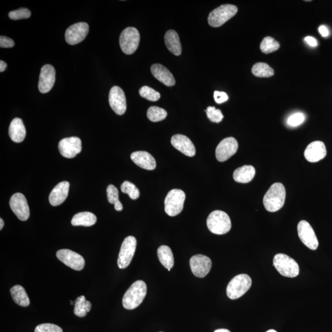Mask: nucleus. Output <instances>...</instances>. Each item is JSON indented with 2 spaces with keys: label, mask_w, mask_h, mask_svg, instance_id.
<instances>
[{
  "label": "nucleus",
  "mask_w": 332,
  "mask_h": 332,
  "mask_svg": "<svg viewBox=\"0 0 332 332\" xmlns=\"http://www.w3.org/2000/svg\"><path fill=\"white\" fill-rule=\"evenodd\" d=\"M173 147L187 157H193L196 155V148L193 143L187 136L176 134L171 139Z\"/></svg>",
  "instance_id": "obj_20"
},
{
  "label": "nucleus",
  "mask_w": 332,
  "mask_h": 332,
  "mask_svg": "<svg viewBox=\"0 0 332 332\" xmlns=\"http://www.w3.org/2000/svg\"><path fill=\"white\" fill-rule=\"evenodd\" d=\"M164 40H165L167 49L170 53L177 56L181 55L182 46L177 33L172 30H170L166 32Z\"/></svg>",
  "instance_id": "obj_26"
},
{
  "label": "nucleus",
  "mask_w": 332,
  "mask_h": 332,
  "mask_svg": "<svg viewBox=\"0 0 332 332\" xmlns=\"http://www.w3.org/2000/svg\"><path fill=\"white\" fill-rule=\"evenodd\" d=\"M214 332H231L228 329L225 328H220L217 329V330H215Z\"/></svg>",
  "instance_id": "obj_47"
},
{
  "label": "nucleus",
  "mask_w": 332,
  "mask_h": 332,
  "mask_svg": "<svg viewBox=\"0 0 332 332\" xmlns=\"http://www.w3.org/2000/svg\"><path fill=\"white\" fill-rule=\"evenodd\" d=\"M35 332H63L59 326L53 324H42L36 327Z\"/></svg>",
  "instance_id": "obj_39"
},
{
  "label": "nucleus",
  "mask_w": 332,
  "mask_h": 332,
  "mask_svg": "<svg viewBox=\"0 0 332 332\" xmlns=\"http://www.w3.org/2000/svg\"><path fill=\"white\" fill-rule=\"evenodd\" d=\"M140 40L138 30L134 28L125 29L119 37V44L122 52L125 55H133L138 48Z\"/></svg>",
  "instance_id": "obj_8"
},
{
  "label": "nucleus",
  "mask_w": 332,
  "mask_h": 332,
  "mask_svg": "<svg viewBox=\"0 0 332 332\" xmlns=\"http://www.w3.org/2000/svg\"><path fill=\"white\" fill-rule=\"evenodd\" d=\"M214 97L216 103L219 104L225 103L228 99V95L225 92L217 91L214 92Z\"/></svg>",
  "instance_id": "obj_41"
},
{
  "label": "nucleus",
  "mask_w": 332,
  "mask_h": 332,
  "mask_svg": "<svg viewBox=\"0 0 332 332\" xmlns=\"http://www.w3.org/2000/svg\"><path fill=\"white\" fill-rule=\"evenodd\" d=\"M107 194L108 201L110 204L114 205L115 203L119 201V191L117 188L114 185H110L107 188Z\"/></svg>",
  "instance_id": "obj_38"
},
{
  "label": "nucleus",
  "mask_w": 332,
  "mask_h": 332,
  "mask_svg": "<svg viewBox=\"0 0 332 332\" xmlns=\"http://www.w3.org/2000/svg\"><path fill=\"white\" fill-rule=\"evenodd\" d=\"M160 332H163V331H160Z\"/></svg>",
  "instance_id": "obj_51"
},
{
  "label": "nucleus",
  "mask_w": 332,
  "mask_h": 332,
  "mask_svg": "<svg viewBox=\"0 0 332 332\" xmlns=\"http://www.w3.org/2000/svg\"><path fill=\"white\" fill-rule=\"evenodd\" d=\"M96 222V216L89 212H80L74 215L71 221L73 226H91Z\"/></svg>",
  "instance_id": "obj_27"
},
{
  "label": "nucleus",
  "mask_w": 332,
  "mask_h": 332,
  "mask_svg": "<svg viewBox=\"0 0 332 332\" xmlns=\"http://www.w3.org/2000/svg\"><path fill=\"white\" fill-rule=\"evenodd\" d=\"M252 286L249 275L241 274L233 277L226 288V294L231 300H236L243 296Z\"/></svg>",
  "instance_id": "obj_4"
},
{
  "label": "nucleus",
  "mask_w": 332,
  "mask_h": 332,
  "mask_svg": "<svg viewBox=\"0 0 332 332\" xmlns=\"http://www.w3.org/2000/svg\"><path fill=\"white\" fill-rule=\"evenodd\" d=\"M139 94L142 97L151 101H157L161 97L159 92L147 86H143L139 90Z\"/></svg>",
  "instance_id": "obj_35"
},
{
  "label": "nucleus",
  "mask_w": 332,
  "mask_h": 332,
  "mask_svg": "<svg viewBox=\"0 0 332 332\" xmlns=\"http://www.w3.org/2000/svg\"><path fill=\"white\" fill-rule=\"evenodd\" d=\"M206 114H207L208 118L210 119V121L213 122H218L222 121L223 119V115L221 113V110L219 109H215L214 107H209L207 110H206Z\"/></svg>",
  "instance_id": "obj_36"
},
{
  "label": "nucleus",
  "mask_w": 332,
  "mask_h": 332,
  "mask_svg": "<svg viewBox=\"0 0 332 332\" xmlns=\"http://www.w3.org/2000/svg\"><path fill=\"white\" fill-rule=\"evenodd\" d=\"M319 32L323 37H327L329 35L328 30L324 25L320 26L319 28Z\"/></svg>",
  "instance_id": "obj_44"
},
{
  "label": "nucleus",
  "mask_w": 332,
  "mask_h": 332,
  "mask_svg": "<svg viewBox=\"0 0 332 332\" xmlns=\"http://www.w3.org/2000/svg\"><path fill=\"white\" fill-rule=\"evenodd\" d=\"M121 190L122 193L127 194L132 199L136 200L140 196L139 190L135 185L130 182H124L121 185Z\"/></svg>",
  "instance_id": "obj_34"
},
{
  "label": "nucleus",
  "mask_w": 332,
  "mask_h": 332,
  "mask_svg": "<svg viewBox=\"0 0 332 332\" xmlns=\"http://www.w3.org/2000/svg\"><path fill=\"white\" fill-rule=\"evenodd\" d=\"M151 71L152 75L159 82L164 84L166 86H173L175 85V80L173 74L163 65L154 64L151 67Z\"/></svg>",
  "instance_id": "obj_23"
},
{
  "label": "nucleus",
  "mask_w": 332,
  "mask_h": 332,
  "mask_svg": "<svg viewBox=\"0 0 332 332\" xmlns=\"http://www.w3.org/2000/svg\"><path fill=\"white\" fill-rule=\"evenodd\" d=\"M186 195L183 191L179 189L170 190L164 200V209L170 217H175L181 214L184 209Z\"/></svg>",
  "instance_id": "obj_6"
},
{
  "label": "nucleus",
  "mask_w": 332,
  "mask_h": 332,
  "mask_svg": "<svg viewBox=\"0 0 332 332\" xmlns=\"http://www.w3.org/2000/svg\"><path fill=\"white\" fill-rule=\"evenodd\" d=\"M7 67V64L4 61H0V72H4Z\"/></svg>",
  "instance_id": "obj_46"
},
{
  "label": "nucleus",
  "mask_w": 332,
  "mask_h": 332,
  "mask_svg": "<svg viewBox=\"0 0 332 332\" xmlns=\"http://www.w3.org/2000/svg\"><path fill=\"white\" fill-rule=\"evenodd\" d=\"M131 160L136 165L148 170L156 168V160L149 152L144 151H138L133 152L131 155Z\"/></svg>",
  "instance_id": "obj_22"
},
{
  "label": "nucleus",
  "mask_w": 332,
  "mask_h": 332,
  "mask_svg": "<svg viewBox=\"0 0 332 332\" xmlns=\"http://www.w3.org/2000/svg\"><path fill=\"white\" fill-rule=\"evenodd\" d=\"M137 240L134 236L125 238L121 245L118 259V266L120 269L126 268L130 265L136 252Z\"/></svg>",
  "instance_id": "obj_9"
},
{
  "label": "nucleus",
  "mask_w": 332,
  "mask_h": 332,
  "mask_svg": "<svg viewBox=\"0 0 332 332\" xmlns=\"http://www.w3.org/2000/svg\"><path fill=\"white\" fill-rule=\"evenodd\" d=\"M70 303H71V305H72V304H74V303H73V301H70Z\"/></svg>",
  "instance_id": "obj_50"
},
{
  "label": "nucleus",
  "mask_w": 332,
  "mask_h": 332,
  "mask_svg": "<svg viewBox=\"0 0 332 332\" xmlns=\"http://www.w3.org/2000/svg\"><path fill=\"white\" fill-rule=\"evenodd\" d=\"M279 42L275 40L273 38L267 37L264 38L260 44V48L264 54H270L279 49Z\"/></svg>",
  "instance_id": "obj_32"
},
{
  "label": "nucleus",
  "mask_w": 332,
  "mask_h": 332,
  "mask_svg": "<svg viewBox=\"0 0 332 332\" xmlns=\"http://www.w3.org/2000/svg\"><path fill=\"white\" fill-rule=\"evenodd\" d=\"M58 148L62 156L70 159L82 151V140L76 137H68L60 141Z\"/></svg>",
  "instance_id": "obj_12"
},
{
  "label": "nucleus",
  "mask_w": 332,
  "mask_h": 332,
  "mask_svg": "<svg viewBox=\"0 0 332 332\" xmlns=\"http://www.w3.org/2000/svg\"><path fill=\"white\" fill-rule=\"evenodd\" d=\"M252 73L259 78H269L274 75V71L270 65L266 63L259 62L253 66Z\"/></svg>",
  "instance_id": "obj_31"
},
{
  "label": "nucleus",
  "mask_w": 332,
  "mask_h": 332,
  "mask_svg": "<svg viewBox=\"0 0 332 332\" xmlns=\"http://www.w3.org/2000/svg\"><path fill=\"white\" fill-rule=\"evenodd\" d=\"M256 173V169L252 166H243L235 170L233 178L238 183L247 184L253 180Z\"/></svg>",
  "instance_id": "obj_25"
},
{
  "label": "nucleus",
  "mask_w": 332,
  "mask_h": 332,
  "mask_svg": "<svg viewBox=\"0 0 332 332\" xmlns=\"http://www.w3.org/2000/svg\"><path fill=\"white\" fill-rule=\"evenodd\" d=\"M266 332H277V331L275 330H273V329H271V330H268L267 331H266Z\"/></svg>",
  "instance_id": "obj_49"
},
{
  "label": "nucleus",
  "mask_w": 332,
  "mask_h": 332,
  "mask_svg": "<svg viewBox=\"0 0 332 332\" xmlns=\"http://www.w3.org/2000/svg\"><path fill=\"white\" fill-rule=\"evenodd\" d=\"M238 149V143L234 137H227L221 140L215 150L217 160L219 162H225L229 159Z\"/></svg>",
  "instance_id": "obj_13"
},
{
  "label": "nucleus",
  "mask_w": 332,
  "mask_h": 332,
  "mask_svg": "<svg viewBox=\"0 0 332 332\" xmlns=\"http://www.w3.org/2000/svg\"><path fill=\"white\" fill-rule=\"evenodd\" d=\"M9 135L13 142H22L26 136V130L22 119L14 118L9 127Z\"/></svg>",
  "instance_id": "obj_24"
},
{
  "label": "nucleus",
  "mask_w": 332,
  "mask_h": 332,
  "mask_svg": "<svg viewBox=\"0 0 332 332\" xmlns=\"http://www.w3.org/2000/svg\"><path fill=\"white\" fill-rule=\"evenodd\" d=\"M56 82V70L53 66L47 64L41 68L38 89L41 93L45 94L52 90Z\"/></svg>",
  "instance_id": "obj_18"
},
{
  "label": "nucleus",
  "mask_w": 332,
  "mask_h": 332,
  "mask_svg": "<svg viewBox=\"0 0 332 332\" xmlns=\"http://www.w3.org/2000/svg\"><path fill=\"white\" fill-rule=\"evenodd\" d=\"M74 314L80 318H83L90 312L92 304L90 301H87L85 296H80L74 301Z\"/></svg>",
  "instance_id": "obj_30"
},
{
  "label": "nucleus",
  "mask_w": 332,
  "mask_h": 332,
  "mask_svg": "<svg viewBox=\"0 0 332 332\" xmlns=\"http://www.w3.org/2000/svg\"><path fill=\"white\" fill-rule=\"evenodd\" d=\"M147 287L144 281L139 280L132 284L122 298L125 309L132 310L141 304L146 297Z\"/></svg>",
  "instance_id": "obj_1"
},
{
  "label": "nucleus",
  "mask_w": 332,
  "mask_h": 332,
  "mask_svg": "<svg viewBox=\"0 0 332 332\" xmlns=\"http://www.w3.org/2000/svg\"><path fill=\"white\" fill-rule=\"evenodd\" d=\"M286 196L285 187L282 184L272 185L263 197V205L266 210L270 212L280 210L285 203Z\"/></svg>",
  "instance_id": "obj_2"
},
{
  "label": "nucleus",
  "mask_w": 332,
  "mask_h": 332,
  "mask_svg": "<svg viewBox=\"0 0 332 332\" xmlns=\"http://www.w3.org/2000/svg\"><path fill=\"white\" fill-rule=\"evenodd\" d=\"M11 297L15 303L20 307H29L31 301L25 290L22 286L16 285L11 289Z\"/></svg>",
  "instance_id": "obj_29"
},
{
  "label": "nucleus",
  "mask_w": 332,
  "mask_h": 332,
  "mask_svg": "<svg viewBox=\"0 0 332 332\" xmlns=\"http://www.w3.org/2000/svg\"><path fill=\"white\" fill-rule=\"evenodd\" d=\"M111 108L118 115L124 114L127 109L126 98L123 91L118 86H113L109 93Z\"/></svg>",
  "instance_id": "obj_17"
},
{
  "label": "nucleus",
  "mask_w": 332,
  "mask_h": 332,
  "mask_svg": "<svg viewBox=\"0 0 332 332\" xmlns=\"http://www.w3.org/2000/svg\"><path fill=\"white\" fill-rule=\"evenodd\" d=\"M297 230L299 238L305 246L313 250L318 249V239L312 226L307 221H300L298 223Z\"/></svg>",
  "instance_id": "obj_10"
},
{
  "label": "nucleus",
  "mask_w": 332,
  "mask_h": 332,
  "mask_svg": "<svg viewBox=\"0 0 332 332\" xmlns=\"http://www.w3.org/2000/svg\"><path fill=\"white\" fill-rule=\"evenodd\" d=\"M325 145L321 141H315L308 145L304 152V158L310 163H316L326 157Z\"/></svg>",
  "instance_id": "obj_19"
},
{
  "label": "nucleus",
  "mask_w": 332,
  "mask_h": 332,
  "mask_svg": "<svg viewBox=\"0 0 332 332\" xmlns=\"http://www.w3.org/2000/svg\"><path fill=\"white\" fill-rule=\"evenodd\" d=\"M0 223H1V224H0V229L2 230L4 226V221L2 218H0Z\"/></svg>",
  "instance_id": "obj_48"
},
{
  "label": "nucleus",
  "mask_w": 332,
  "mask_h": 332,
  "mask_svg": "<svg viewBox=\"0 0 332 332\" xmlns=\"http://www.w3.org/2000/svg\"><path fill=\"white\" fill-rule=\"evenodd\" d=\"M167 113L165 110L161 108L152 106L147 111V117L152 122H159L167 117Z\"/></svg>",
  "instance_id": "obj_33"
},
{
  "label": "nucleus",
  "mask_w": 332,
  "mask_h": 332,
  "mask_svg": "<svg viewBox=\"0 0 332 332\" xmlns=\"http://www.w3.org/2000/svg\"><path fill=\"white\" fill-rule=\"evenodd\" d=\"M10 206L17 217L21 221H26L30 217V209L26 197L23 194L17 193L11 196Z\"/></svg>",
  "instance_id": "obj_15"
},
{
  "label": "nucleus",
  "mask_w": 332,
  "mask_h": 332,
  "mask_svg": "<svg viewBox=\"0 0 332 332\" xmlns=\"http://www.w3.org/2000/svg\"><path fill=\"white\" fill-rule=\"evenodd\" d=\"M305 119V116L302 113H296L291 115L287 120V123L292 127L298 126L303 123Z\"/></svg>",
  "instance_id": "obj_40"
},
{
  "label": "nucleus",
  "mask_w": 332,
  "mask_h": 332,
  "mask_svg": "<svg viewBox=\"0 0 332 332\" xmlns=\"http://www.w3.org/2000/svg\"><path fill=\"white\" fill-rule=\"evenodd\" d=\"M208 228L215 235H225L232 228V221L228 215L221 211L212 212L207 219Z\"/></svg>",
  "instance_id": "obj_3"
},
{
  "label": "nucleus",
  "mask_w": 332,
  "mask_h": 332,
  "mask_svg": "<svg viewBox=\"0 0 332 332\" xmlns=\"http://www.w3.org/2000/svg\"><path fill=\"white\" fill-rule=\"evenodd\" d=\"M14 42L12 39L1 36L0 37V46L4 48H10L14 46Z\"/></svg>",
  "instance_id": "obj_42"
},
{
  "label": "nucleus",
  "mask_w": 332,
  "mask_h": 332,
  "mask_svg": "<svg viewBox=\"0 0 332 332\" xmlns=\"http://www.w3.org/2000/svg\"><path fill=\"white\" fill-rule=\"evenodd\" d=\"M31 16V12L27 8H20L19 10L11 11L9 17L12 20L29 19Z\"/></svg>",
  "instance_id": "obj_37"
},
{
  "label": "nucleus",
  "mask_w": 332,
  "mask_h": 332,
  "mask_svg": "<svg viewBox=\"0 0 332 332\" xmlns=\"http://www.w3.org/2000/svg\"><path fill=\"white\" fill-rule=\"evenodd\" d=\"M273 265L283 276L295 277L300 273V268L297 262L286 254H276L273 259Z\"/></svg>",
  "instance_id": "obj_5"
},
{
  "label": "nucleus",
  "mask_w": 332,
  "mask_h": 332,
  "mask_svg": "<svg viewBox=\"0 0 332 332\" xmlns=\"http://www.w3.org/2000/svg\"><path fill=\"white\" fill-rule=\"evenodd\" d=\"M191 271L194 276L205 277L210 272L212 268V261L208 257L198 254L191 257L190 260Z\"/></svg>",
  "instance_id": "obj_16"
},
{
  "label": "nucleus",
  "mask_w": 332,
  "mask_h": 332,
  "mask_svg": "<svg viewBox=\"0 0 332 332\" xmlns=\"http://www.w3.org/2000/svg\"><path fill=\"white\" fill-rule=\"evenodd\" d=\"M69 182H61L54 188L49 196L50 204L53 206H58L62 204L68 197L69 192Z\"/></svg>",
  "instance_id": "obj_21"
},
{
  "label": "nucleus",
  "mask_w": 332,
  "mask_h": 332,
  "mask_svg": "<svg viewBox=\"0 0 332 332\" xmlns=\"http://www.w3.org/2000/svg\"><path fill=\"white\" fill-rule=\"evenodd\" d=\"M89 30V25L86 22L74 23L66 31L65 40L70 45H75L85 40Z\"/></svg>",
  "instance_id": "obj_14"
},
{
  "label": "nucleus",
  "mask_w": 332,
  "mask_h": 332,
  "mask_svg": "<svg viewBox=\"0 0 332 332\" xmlns=\"http://www.w3.org/2000/svg\"><path fill=\"white\" fill-rule=\"evenodd\" d=\"M56 256L60 261L74 270H82L85 265V259L82 256L69 249L59 250Z\"/></svg>",
  "instance_id": "obj_11"
},
{
  "label": "nucleus",
  "mask_w": 332,
  "mask_h": 332,
  "mask_svg": "<svg viewBox=\"0 0 332 332\" xmlns=\"http://www.w3.org/2000/svg\"><path fill=\"white\" fill-rule=\"evenodd\" d=\"M114 206L115 210L117 211H121L122 209H123V206H122L121 202L119 201L115 203Z\"/></svg>",
  "instance_id": "obj_45"
},
{
  "label": "nucleus",
  "mask_w": 332,
  "mask_h": 332,
  "mask_svg": "<svg viewBox=\"0 0 332 332\" xmlns=\"http://www.w3.org/2000/svg\"><path fill=\"white\" fill-rule=\"evenodd\" d=\"M238 12L235 5H223L215 9L209 15L208 23L212 28H219L234 17Z\"/></svg>",
  "instance_id": "obj_7"
},
{
  "label": "nucleus",
  "mask_w": 332,
  "mask_h": 332,
  "mask_svg": "<svg viewBox=\"0 0 332 332\" xmlns=\"http://www.w3.org/2000/svg\"><path fill=\"white\" fill-rule=\"evenodd\" d=\"M304 41H306L310 46L316 47L318 45V42H317L316 39L312 37H310V36L305 38Z\"/></svg>",
  "instance_id": "obj_43"
},
{
  "label": "nucleus",
  "mask_w": 332,
  "mask_h": 332,
  "mask_svg": "<svg viewBox=\"0 0 332 332\" xmlns=\"http://www.w3.org/2000/svg\"><path fill=\"white\" fill-rule=\"evenodd\" d=\"M157 253L161 264L170 271L174 265V259L172 250L168 246H161L158 248Z\"/></svg>",
  "instance_id": "obj_28"
}]
</instances>
